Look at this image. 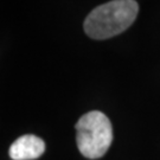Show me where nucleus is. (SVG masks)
Instances as JSON below:
<instances>
[{
  "label": "nucleus",
  "mask_w": 160,
  "mask_h": 160,
  "mask_svg": "<svg viewBox=\"0 0 160 160\" xmlns=\"http://www.w3.org/2000/svg\"><path fill=\"white\" fill-rule=\"evenodd\" d=\"M139 13L135 0H112L92 10L84 20V32L92 39H108L126 31Z\"/></svg>",
  "instance_id": "1"
},
{
  "label": "nucleus",
  "mask_w": 160,
  "mask_h": 160,
  "mask_svg": "<svg viewBox=\"0 0 160 160\" xmlns=\"http://www.w3.org/2000/svg\"><path fill=\"white\" fill-rule=\"evenodd\" d=\"M76 142L81 154L88 159H98L112 145L113 128L109 119L98 110L81 116L76 123Z\"/></svg>",
  "instance_id": "2"
},
{
  "label": "nucleus",
  "mask_w": 160,
  "mask_h": 160,
  "mask_svg": "<svg viewBox=\"0 0 160 160\" xmlns=\"http://www.w3.org/2000/svg\"><path fill=\"white\" fill-rule=\"evenodd\" d=\"M45 152V143L40 138L25 134L14 140L8 149V154L13 160H33Z\"/></svg>",
  "instance_id": "3"
}]
</instances>
